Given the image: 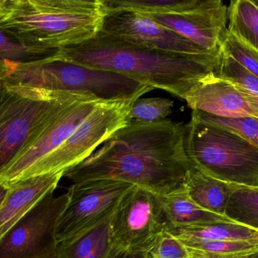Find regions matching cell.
I'll return each instance as SVG.
<instances>
[{
  "label": "cell",
  "mask_w": 258,
  "mask_h": 258,
  "mask_svg": "<svg viewBox=\"0 0 258 258\" xmlns=\"http://www.w3.org/2000/svg\"><path fill=\"white\" fill-rule=\"evenodd\" d=\"M184 136L183 123L169 119L128 122L63 177L73 183L116 180L166 195L180 187L194 167L185 150Z\"/></svg>",
  "instance_id": "1"
},
{
  "label": "cell",
  "mask_w": 258,
  "mask_h": 258,
  "mask_svg": "<svg viewBox=\"0 0 258 258\" xmlns=\"http://www.w3.org/2000/svg\"><path fill=\"white\" fill-rule=\"evenodd\" d=\"M59 59L112 71L184 99L202 80L216 74L222 51L191 57L134 45L100 30L92 39L60 48Z\"/></svg>",
  "instance_id": "2"
},
{
  "label": "cell",
  "mask_w": 258,
  "mask_h": 258,
  "mask_svg": "<svg viewBox=\"0 0 258 258\" xmlns=\"http://www.w3.org/2000/svg\"><path fill=\"white\" fill-rule=\"evenodd\" d=\"M107 14L102 0H7L0 29L31 46L60 49L96 36Z\"/></svg>",
  "instance_id": "3"
},
{
  "label": "cell",
  "mask_w": 258,
  "mask_h": 258,
  "mask_svg": "<svg viewBox=\"0 0 258 258\" xmlns=\"http://www.w3.org/2000/svg\"><path fill=\"white\" fill-rule=\"evenodd\" d=\"M89 95L54 92L0 79V175L70 103Z\"/></svg>",
  "instance_id": "4"
},
{
  "label": "cell",
  "mask_w": 258,
  "mask_h": 258,
  "mask_svg": "<svg viewBox=\"0 0 258 258\" xmlns=\"http://www.w3.org/2000/svg\"><path fill=\"white\" fill-rule=\"evenodd\" d=\"M3 80L49 92L89 95L104 101L139 98L154 89L117 73L66 62L57 54L17 65Z\"/></svg>",
  "instance_id": "5"
},
{
  "label": "cell",
  "mask_w": 258,
  "mask_h": 258,
  "mask_svg": "<svg viewBox=\"0 0 258 258\" xmlns=\"http://www.w3.org/2000/svg\"><path fill=\"white\" fill-rule=\"evenodd\" d=\"M184 147L194 167L214 178L258 188V148L237 135L192 114Z\"/></svg>",
  "instance_id": "6"
},
{
  "label": "cell",
  "mask_w": 258,
  "mask_h": 258,
  "mask_svg": "<svg viewBox=\"0 0 258 258\" xmlns=\"http://www.w3.org/2000/svg\"><path fill=\"white\" fill-rule=\"evenodd\" d=\"M137 99L101 103L83 120L63 143L30 167L15 182L43 174L66 171L86 160L115 132L128 124L129 112Z\"/></svg>",
  "instance_id": "7"
},
{
  "label": "cell",
  "mask_w": 258,
  "mask_h": 258,
  "mask_svg": "<svg viewBox=\"0 0 258 258\" xmlns=\"http://www.w3.org/2000/svg\"><path fill=\"white\" fill-rule=\"evenodd\" d=\"M168 228L159 195L134 186L112 215L113 238L124 254L142 257Z\"/></svg>",
  "instance_id": "8"
},
{
  "label": "cell",
  "mask_w": 258,
  "mask_h": 258,
  "mask_svg": "<svg viewBox=\"0 0 258 258\" xmlns=\"http://www.w3.org/2000/svg\"><path fill=\"white\" fill-rule=\"evenodd\" d=\"M68 192L47 195L0 239V258H56L55 231Z\"/></svg>",
  "instance_id": "9"
},
{
  "label": "cell",
  "mask_w": 258,
  "mask_h": 258,
  "mask_svg": "<svg viewBox=\"0 0 258 258\" xmlns=\"http://www.w3.org/2000/svg\"><path fill=\"white\" fill-rule=\"evenodd\" d=\"M133 186L112 180L73 183L68 189V205L56 227L57 243L112 215L122 197Z\"/></svg>",
  "instance_id": "10"
},
{
  "label": "cell",
  "mask_w": 258,
  "mask_h": 258,
  "mask_svg": "<svg viewBox=\"0 0 258 258\" xmlns=\"http://www.w3.org/2000/svg\"><path fill=\"white\" fill-rule=\"evenodd\" d=\"M101 31L116 39L150 49L180 56H208L216 53L196 45L147 15L127 10L109 11Z\"/></svg>",
  "instance_id": "11"
},
{
  "label": "cell",
  "mask_w": 258,
  "mask_h": 258,
  "mask_svg": "<svg viewBox=\"0 0 258 258\" xmlns=\"http://www.w3.org/2000/svg\"><path fill=\"white\" fill-rule=\"evenodd\" d=\"M103 102L93 97L83 96L68 104L38 139L0 175V183H15L23 173L63 143Z\"/></svg>",
  "instance_id": "12"
},
{
  "label": "cell",
  "mask_w": 258,
  "mask_h": 258,
  "mask_svg": "<svg viewBox=\"0 0 258 258\" xmlns=\"http://www.w3.org/2000/svg\"><path fill=\"white\" fill-rule=\"evenodd\" d=\"M147 16L206 49L221 48L227 33L228 7L221 0H198L195 7L180 15Z\"/></svg>",
  "instance_id": "13"
},
{
  "label": "cell",
  "mask_w": 258,
  "mask_h": 258,
  "mask_svg": "<svg viewBox=\"0 0 258 258\" xmlns=\"http://www.w3.org/2000/svg\"><path fill=\"white\" fill-rule=\"evenodd\" d=\"M192 111L222 117L258 118V97L215 75L197 83L184 98Z\"/></svg>",
  "instance_id": "14"
},
{
  "label": "cell",
  "mask_w": 258,
  "mask_h": 258,
  "mask_svg": "<svg viewBox=\"0 0 258 258\" xmlns=\"http://www.w3.org/2000/svg\"><path fill=\"white\" fill-rule=\"evenodd\" d=\"M64 172L36 176L8 185L9 191L0 207V239L42 198L54 192Z\"/></svg>",
  "instance_id": "15"
},
{
  "label": "cell",
  "mask_w": 258,
  "mask_h": 258,
  "mask_svg": "<svg viewBox=\"0 0 258 258\" xmlns=\"http://www.w3.org/2000/svg\"><path fill=\"white\" fill-rule=\"evenodd\" d=\"M112 215L58 243L56 258H119L124 254L113 238Z\"/></svg>",
  "instance_id": "16"
},
{
  "label": "cell",
  "mask_w": 258,
  "mask_h": 258,
  "mask_svg": "<svg viewBox=\"0 0 258 258\" xmlns=\"http://www.w3.org/2000/svg\"><path fill=\"white\" fill-rule=\"evenodd\" d=\"M181 185L199 207L223 217L232 194L239 186L214 178L195 167L186 172Z\"/></svg>",
  "instance_id": "17"
},
{
  "label": "cell",
  "mask_w": 258,
  "mask_h": 258,
  "mask_svg": "<svg viewBox=\"0 0 258 258\" xmlns=\"http://www.w3.org/2000/svg\"><path fill=\"white\" fill-rule=\"evenodd\" d=\"M159 198L168 223V228L233 222L226 217L215 215L199 207L190 199L182 185L166 195H159Z\"/></svg>",
  "instance_id": "18"
},
{
  "label": "cell",
  "mask_w": 258,
  "mask_h": 258,
  "mask_svg": "<svg viewBox=\"0 0 258 258\" xmlns=\"http://www.w3.org/2000/svg\"><path fill=\"white\" fill-rule=\"evenodd\" d=\"M181 241H258V230L235 222L168 228Z\"/></svg>",
  "instance_id": "19"
},
{
  "label": "cell",
  "mask_w": 258,
  "mask_h": 258,
  "mask_svg": "<svg viewBox=\"0 0 258 258\" xmlns=\"http://www.w3.org/2000/svg\"><path fill=\"white\" fill-rule=\"evenodd\" d=\"M58 50L31 46L0 29V79L17 65L53 57Z\"/></svg>",
  "instance_id": "20"
},
{
  "label": "cell",
  "mask_w": 258,
  "mask_h": 258,
  "mask_svg": "<svg viewBox=\"0 0 258 258\" xmlns=\"http://www.w3.org/2000/svg\"><path fill=\"white\" fill-rule=\"evenodd\" d=\"M228 18V33L258 50V6L253 0L231 1Z\"/></svg>",
  "instance_id": "21"
},
{
  "label": "cell",
  "mask_w": 258,
  "mask_h": 258,
  "mask_svg": "<svg viewBox=\"0 0 258 258\" xmlns=\"http://www.w3.org/2000/svg\"><path fill=\"white\" fill-rule=\"evenodd\" d=\"M225 217L258 230V188L238 186L229 200Z\"/></svg>",
  "instance_id": "22"
},
{
  "label": "cell",
  "mask_w": 258,
  "mask_h": 258,
  "mask_svg": "<svg viewBox=\"0 0 258 258\" xmlns=\"http://www.w3.org/2000/svg\"><path fill=\"white\" fill-rule=\"evenodd\" d=\"M192 114L202 121L237 135L258 148V118L218 116L199 110L192 111Z\"/></svg>",
  "instance_id": "23"
},
{
  "label": "cell",
  "mask_w": 258,
  "mask_h": 258,
  "mask_svg": "<svg viewBox=\"0 0 258 258\" xmlns=\"http://www.w3.org/2000/svg\"><path fill=\"white\" fill-rule=\"evenodd\" d=\"M173 106V101L168 98H138L131 108L128 122L155 123L165 121L172 113Z\"/></svg>",
  "instance_id": "24"
},
{
  "label": "cell",
  "mask_w": 258,
  "mask_h": 258,
  "mask_svg": "<svg viewBox=\"0 0 258 258\" xmlns=\"http://www.w3.org/2000/svg\"><path fill=\"white\" fill-rule=\"evenodd\" d=\"M215 77L258 97V77L223 51Z\"/></svg>",
  "instance_id": "25"
},
{
  "label": "cell",
  "mask_w": 258,
  "mask_h": 258,
  "mask_svg": "<svg viewBox=\"0 0 258 258\" xmlns=\"http://www.w3.org/2000/svg\"><path fill=\"white\" fill-rule=\"evenodd\" d=\"M194 253L181 240L164 230L141 258H192Z\"/></svg>",
  "instance_id": "26"
},
{
  "label": "cell",
  "mask_w": 258,
  "mask_h": 258,
  "mask_svg": "<svg viewBox=\"0 0 258 258\" xmlns=\"http://www.w3.org/2000/svg\"><path fill=\"white\" fill-rule=\"evenodd\" d=\"M221 48L224 53L258 77V50L247 45L228 31L224 36Z\"/></svg>",
  "instance_id": "27"
},
{
  "label": "cell",
  "mask_w": 258,
  "mask_h": 258,
  "mask_svg": "<svg viewBox=\"0 0 258 258\" xmlns=\"http://www.w3.org/2000/svg\"><path fill=\"white\" fill-rule=\"evenodd\" d=\"M8 191H9V186L0 183V207L4 201L5 198H6Z\"/></svg>",
  "instance_id": "28"
},
{
  "label": "cell",
  "mask_w": 258,
  "mask_h": 258,
  "mask_svg": "<svg viewBox=\"0 0 258 258\" xmlns=\"http://www.w3.org/2000/svg\"><path fill=\"white\" fill-rule=\"evenodd\" d=\"M191 251L194 253V257L192 258H206V254L200 252V251H194V250H191Z\"/></svg>",
  "instance_id": "29"
},
{
  "label": "cell",
  "mask_w": 258,
  "mask_h": 258,
  "mask_svg": "<svg viewBox=\"0 0 258 258\" xmlns=\"http://www.w3.org/2000/svg\"><path fill=\"white\" fill-rule=\"evenodd\" d=\"M6 3H7V2H6ZM5 6H6V5H5L4 6H3V7H0V18H1L2 15H3V13H4Z\"/></svg>",
  "instance_id": "30"
},
{
  "label": "cell",
  "mask_w": 258,
  "mask_h": 258,
  "mask_svg": "<svg viewBox=\"0 0 258 258\" xmlns=\"http://www.w3.org/2000/svg\"><path fill=\"white\" fill-rule=\"evenodd\" d=\"M6 2L7 0H0V7H3L6 5Z\"/></svg>",
  "instance_id": "31"
},
{
  "label": "cell",
  "mask_w": 258,
  "mask_h": 258,
  "mask_svg": "<svg viewBox=\"0 0 258 258\" xmlns=\"http://www.w3.org/2000/svg\"><path fill=\"white\" fill-rule=\"evenodd\" d=\"M248 258H258V251L257 252L254 253V254H251Z\"/></svg>",
  "instance_id": "32"
},
{
  "label": "cell",
  "mask_w": 258,
  "mask_h": 258,
  "mask_svg": "<svg viewBox=\"0 0 258 258\" xmlns=\"http://www.w3.org/2000/svg\"><path fill=\"white\" fill-rule=\"evenodd\" d=\"M119 258H135L133 257H130V256L126 255V254H122V255H121L120 257Z\"/></svg>",
  "instance_id": "33"
},
{
  "label": "cell",
  "mask_w": 258,
  "mask_h": 258,
  "mask_svg": "<svg viewBox=\"0 0 258 258\" xmlns=\"http://www.w3.org/2000/svg\"><path fill=\"white\" fill-rule=\"evenodd\" d=\"M253 2L258 6V0H253Z\"/></svg>",
  "instance_id": "34"
}]
</instances>
